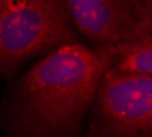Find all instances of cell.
I'll return each instance as SVG.
<instances>
[{
	"mask_svg": "<svg viewBox=\"0 0 152 137\" xmlns=\"http://www.w3.org/2000/svg\"><path fill=\"white\" fill-rule=\"evenodd\" d=\"M114 60L102 48L69 42L18 81L8 108L17 137H74Z\"/></svg>",
	"mask_w": 152,
	"mask_h": 137,
	"instance_id": "1",
	"label": "cell"
},
{
	"mask_svg": "<svg viewBox=\"0 0 152 137\" xmlns=\"http://www.w3.org/2000/svg\"><path fill=\"white\" fill-rule=\"evenodd\" d=\"M74 41L63 0H0V74Z\"/></svg>",
	"mask_w": 152,
	"mask_h": 137,
	"instance_id": "2",
	"label": "cell"
},
{
	"mask_svg": "<svg viewBox=\"0 0 152 137\" xmlns=\"http://www.w3.org/2000/svg\"><path fill=\"white\" fill-rule=\"evenodd\" d=\"M86 137H152V75L111 69L100 81Z\"/></svg>",
	"mask_w": 152,
	"mask_h": 137,
	"instance_id": "3",
	"label": "cell"
},
{
	"mask_svg": "<svg viewBox=\"0 0 152 137\" xmlns=\"http://www.w3.org/2000/svg\"><path fill=\"white\" fill-rule=\"evenodd\" d=\"M70 21L96 48L151 34L152 10L141 0H63Z\"/></svg>",
	"mask_w": 152,
	"mask_h": 137,
	"instance_id": "4",
	"label": "cell"
},
{
	"mask_svg": "<svg viewBox=\"0 0 152 137\" xmlns=\"http://www.w3.org/2000/svg\"><path fill=\"white\" fill-rule=\"evenodd\" d=\"M114 63L111 70L124 75H152V34L114 47H102Z\"/></svg>",
	"mask_w": 152,
	"mask_h": 137,
	"instance_id": "5",
	"label": "cell"
},
{
	"mask_svg": "<svg viewBox=\"0 0 152 137\" xmlns=\"http://www.w3.org/2000/svg\"><path fill=\"white\" fill-rule=\"evenodd\" d=\"M141 1L145 4V7H148L149 10H152V0H141Z\"/></svg>",
	"mask_w": 152,
	"mask_h": 137,
	"instance_id": "6",
	"label": "cell"
}]
</instances>
